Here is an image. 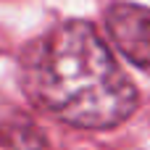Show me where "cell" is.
Masks as SVG:
<instances>
[{
	"instance_id": "cell-1",
	"label": "cell",
	"mask_w": 150,
	"mask_h": 150,
	"mask_svg": "<svg viewBox=\"0 0 150 150\" xmlns=\"http://www.w3.org/2000/svg\"><path fill=\"white\" fill-rule=\"evenodd\" d=\"M26 95L50 116L111 129L137 108V90L87 21H63L37 37L21 61Z\"/></svg>"
},
{
	"instance_id": "cell-2",
	"label": "cell",
	"mask_w": 150,
	"mask_h": 150,
	"mask_svg": "<svg viewBox=\"0 0 150 150\" xmlns=\"http://www.w3.org/2000/svg\"><path fill=\"white\" fill-rule=\"evenodd\" d=\"M105 29L113 45L134 66L150 71V8L116 3L105 13Z\"/></svg>"
},
{
	"instance_id": "cell-3",
	"label": "cell",
	"mask_w": 150,
	"mask_h": 150,
	"mask_svg": "<svg viewBox=\"0 0 150 150\" xmlns=\"http://www.w3.org/2000/svg\"><path fill=\"white\" fill-rule=\"evenodd\" d=\"M0 150H47L45 134L24 116L0 124Z\"/></svg>"
}]
</instances>
